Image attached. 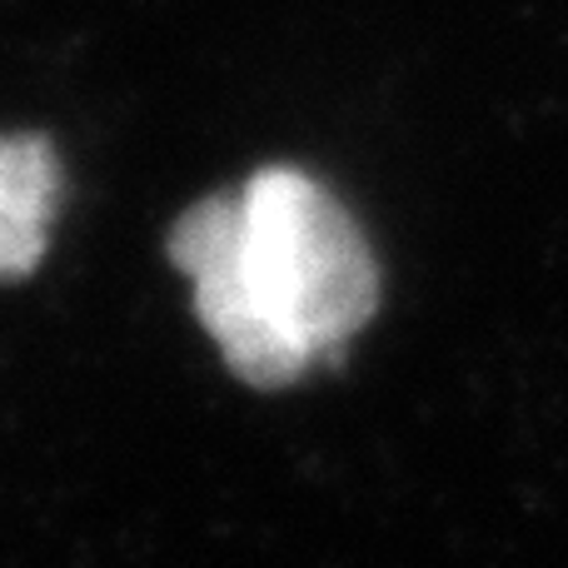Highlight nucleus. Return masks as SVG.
<instances>
[{"label":"nucleus","instance_id":"nucleus-2","mask_svg":"<svg viewBox=\"0 0 568 568\" xmlns=\"http://www.w3.org/2000/svg\"><path fill=\"white\" fill-rule=\"evenodd\" d=\"M60 190L65 180L45 135L0 140V284L26 280L45 260Z\"/></svg>","mask_w":568,"mask_h":568},{"label":"nucleus","instance_id":"nucleus-1","mask_svg":"<svg viewBox=\"0 0 568 568\" xmlns=\"http://www.w3.org/2000/svg\"><path fill=\"white\" fill-rule=\"evenodd\" d=\"M165 250L195 290L205 334L250 389H290L310 369L339 364L379 310L364 230L294 165H265L190 205Z\"/></svg>","mask_w":568,"mask_h":568}]
</instances>
